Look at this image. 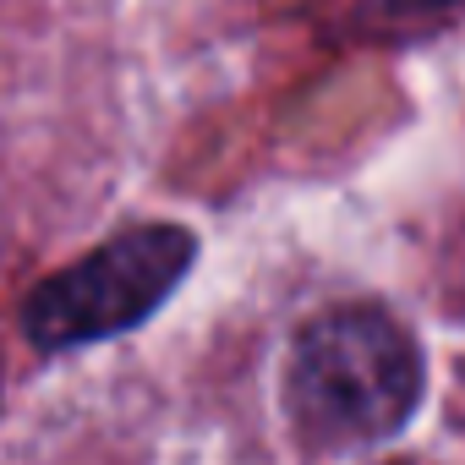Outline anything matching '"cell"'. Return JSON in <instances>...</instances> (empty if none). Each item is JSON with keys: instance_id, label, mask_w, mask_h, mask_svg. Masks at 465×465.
Returning <instances> with one entry per match:
<instances>
[{"instance_id": "1", "label": "cell", "mask_w": 465, "mask_h": 465, "mask_svg": "<svg viewBox=\"0 0 465 465\" xmlns=\"http://www.w3.org/2000/svg\"><path fill=\"white\" fill-rule=\"evenodd\" d=\"M291 416L318 443H378L421 394L416 340L378 307H334L296 334L285 372Z\"/></svg>"}, {"instance_id": "2", "label": "cell", "mask_w": 465, "mask_h": 465, "mask_svg": "<svg viewBox=\"0 0 465 465\" xmlns=\"http://www.w3.org/2000/svg\"><path fill=\"white\" fill-rule=\"evenodd\" d=\"M192 252H197V242L181 224H137L126 236L104 242L99 252H88L83 263L50 274L28 296L23 329L45 351L121 334V329L143 323L181 285V274L192 269Z\"/></svg>"}, {"instance_id": "3", "label": "cell", "mask_w": 465, "mask_h": 465, "mask_svg": "<svg viewBox=\"0 0 465 465\" xmlns=\"http://www.w3.org/2000/svg\"><path fill=\"white\" fill-rule=\"evenodd\" d=\"M394 6H405V12H432V6H449V0H394Z\"/></svg>"}]
</instances>
